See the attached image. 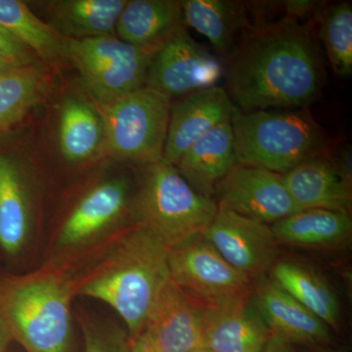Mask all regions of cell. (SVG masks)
<instances>
[{
	"mask_svg": "<svg viewBox=\"0 0 352 352\" xmlns=\"http://www.w3.org/2000/svg\"><path fill=\"white\" fill-rule=\"evenodd\" d=\"M226 59L227 92L242 112L305 107L320 91V60L300 20L250 28Z\"/></svg>",
	"mask_w": 352,
	"mask_h": 352,
	"instance_id": "cell-1",
	"label": "cell"
},
{
	"mask_svg": "<svg viewBox=\"0 0 352 352\" xmlns=\"http://www.w3.org/2000/svg\"><path fill=\"white\" fill-rule=\"evenodd\" d=\"M168 252L163 243L136 224L100 263L76 279V295L112 307L126 324L129 338L138 337L153 303L170 279Z\"/></svg>",
	"mask_w": 352,
	"mask_h": 352,
	"instance_id": "cell-2",
	"label": "cell"
},
{
	"mask_svg": "<svg viewBox=\"0 0 352 352\" xmlns=\"http://www.w3.org/2000/svg\"><path fill=\"white\" fill-rule=\"evenodd\" d=\"M76 279L48 267L0 282V329L25 352H71Z\"/></svg>",
	"mask_w": 352,
	"mask_h": 352,
	"instance_id": "cell-3",
	"label": "cell"
},
{
	"mask_svg": "<svg viewBox=\"0 0 352 352\" xmlns=\"http://www.w3.org/2000/svg\"><path fill=\"white\" fill-rule=\"evenodd\" d=\"M230 122L239 164L283 175L327 151L323 131L303 111L242 112L237 108Z\"/></svg>",
	"mask_w": 352,
	"mask_h": 352,
	"instance_id": "cell-4",
	"label": "cell"
},
{
	"mask_svg": "<svg viewBox=\"0 0 352 352\" xmlns=\"http://www.w3.org/2000/svg\"><path fill=\"white\" fill-rule=\"evenodd\" d=\"M147 168L134 200L136 224L170 251L203 236L217 214V201L197 192L164 160Z\"/></svg>",
	"mask_w": 352,
	"mask_h": 352,
	"instance_id": "cell-5",
	"label": "cell"
},
{
	"mask_svg": "<svg viewBox=\"0 0 352 352\" xmlns=\"http://www.w3.org/2000/svg\"><path fill=\"white\" fill-rule=\"evenodd\" d=\"M104 108V135L113 156L147 166L163 160L170 97L142 87Z\"/></svg>",
	"mask_w": 352,
	"mask_h": 352,
	"instance_id": "cell-6",
	"label": "cell"
},
{
	"mask_svg": "<svg viewBox=\"0 0 352 352\" xmlns=\"http://www.w3.org/2000/svg\"><path fill=\"white\" fill-rule=\"evenodd\" d=\"M157 47H140L115 36L71 39L66 57L80 69L92 94L105 106L145 87L148 69Z\"/></svg>",
	"mask_w": 352,
	"mask_h": 352,
	"instance_id": "cell-7",
	"label": "cell"
},
{
	"mask_svg": "<svg viewBox=\"0 0 352 352\" xmlns=\"http://www.w3.org/2000/svg\"><path fill=\"white\" fill-rule=\"evenodd\" d=\"M170 279L204 307L249 296L251 280L236 270L204 236L168 252Z\"/></svg>",
	"mask_w": 352,
	"mask_h": 352,
	"instance_id": "cell-8",
	"label": "cell"
},
{
	"mask_svg": "<svg viewBox=\"0 0 352 352\" xmlns=\"http://www.w3.org/2000/svg\"><path fill=\"white\" fill-rule=\"evenodd\" d=\"M223 75L219 60L180 25L155 51L145 87L171 98L215 87Z\"/></svg>",
	"mask_w": 352,
	"mask_h": 352,
	"instance_id": "cell-9",
	"label": "cell"
},
{
	"mask_svg": "<svg viewBox=\"0 0 352 352\" xmlns=\"http://www.w3.org/2000/svg\"><path fill=\"white\" fill-rule=\"evenodd\" d=\"M227 263L252 280L275 265L278 242L270 224L217 208L203 234Z\"/></svg>",
	"mask_w": 352,
	"mask_h": 352,
	"instance_id": "cell-10",
	"label": "cell"
},
{
	"mask_svg": "<svg viewBox=\"0 0 352 352\" xmlns=\"http://www.w3.org/2000/svg\"><path fill=\"white\" fill-rule=\"evenodd\" d=\"M215 192L219 207L270 226L302 210L289 196L283 175L256 166L238 164Z\"/></svg>",
	"mask_w": 352,
	"mask_h": 352,
	"instance_id": "cell-11",
	"label": "cell"
},
{
	"mask_svg": "<svg viewBox=\"0 0 352 352\" xmlns=\"http://www.w3.org/2000/svg\"><path fill=\"white\" fill-rule=\"evenodd\" d=\"M206 308L170 279L153 303L142 335L160 352L201 349Z\"/></svg>",
	"mask_w": 352,
	"mask_h": 352,
	"instance_id": "cell-12",
	"label": "cell"
},
{
	"mask_svg": "<svg viewBox=\"0 0 352 352\" xmlns=\"http://www.w3.org/2000/svg\"><path fill=\"white\" fill-rule=\"evenodd\" d=\"M236 109L226 88L217 85L184 95L171 104L164 161L175 166L190 146L231 120Z\"/></svg>",
	"mask_w": 352,
	"mask_h": 352,
	"instance_id": "cell-13",
	"label": "cell"
},
{
	"mask_svg": "<svg viewBox=\"0 0 352 352\" xmlns=\"http://www.w3.org/2000/svg\"><path fill=\"white\" fill-rule=\"evenodd\" d=\"M271 337L272 333L263 315L256 303L249 302V298L206 308L203 349L261 352Z\"/></svg>",
	"mask_w": 352,
	"mask_h": 352,
	"instance_id": "cell-14",
	"label": "cell"
},
{
	"mask_svg": "<svg viewBox=\"0 0 352 352\" xmlns=\"http://www.w3.org/2000/svg\"><path fill=\"white\" fill-rule=\"evenodd\" d=\"M129 193V184L124 179L110 180L90 190L62 224L57 247L73 250L96 240L124 214Z\"/></svg>",
	"mask_w": 352,
	"mask_h": 352,
	"instance_id": "cell-15",
	"label": "cell"
},
{
	"mask_svg": "<svg viewBox=\"0 0 352 352\" xmlns=\"http://www.w3.org/2000/svg\"><path fill=\"white\" fill-rule=\"evenodd\" d=\"M289 196L302 210H351V184L346 182L326 155L311 157L283 175Z\"/></svg>",
	"mask_w": 352,
	"mask_h": 352,
	"instance_id": "cell-16",
	"label": "cell"
},
{
	"mask_svg": "<svg viewBox=\"0 0 352 352\" xmlns=\"http://www.w3.org/2000/svg\"><path fill=\"white\" fill-rule=\"evenodd\" d=\"M254 303L272 335L289 344H324L331 339L327 324L274 282L259 287Z\"/></svg>",
	"mask_w": 352,
	"mask_h": 352,
	"instance_id": "cell-17",
	"label": "cell"
},
{
	"mask_svg": "<svg viewBox=\"0 0 352 352\" xmlns=\"http://www.w3.org/2000/svg\"><path fill=\"white\" fill-rule=\"evenodd\" d=\"M237 164L229 120L190 146L175 166L197 192L212 198L217 184Z\"/></svg>",
	"mask_w": 352,
	"mask_h": 352,
	"instance_id": "cell-18",
	"label": "cell"
},
{
	"mask_svg": "<svg viewBox=\"0 0 352 352\" xmlns=\"http://www.w3.org/2000/svg\"><path fill=\"white\" fill-rule=\"evenodd\" d=\"M184 25L206 36L217 54L228 57L251 28L242 2L229 0H184L182 1Z\"/></svg>",
	"mask_w": 352,
	"mask_h": 352,
	"instance_id": "cell-19",
	"label": "cell"
},
{
	"mask_svg": "<svg viewBox=\"0 0 352 352\" xmlns=\"http://www.w3.org/2000/svg\"><path fill=\"white\" fill-rule=\"evenodd\" d=\"M180 25H184L182 1H127L116 25L118 38L140 47H157Z\"/></svg>",
	"mask_w": 352,
	"mask_h": 352,
	"instance_id": "cell-20",
	"label": "cell"
},
{
	"mask_svg": "<svg viewBox=\"0 0 352 352\" xmlns=\"http://www.w3.org/2000/svg\"><path fill=\"white\" fill-rule=\"evenodd\" d=\"M278 244L302 248H337L351 239L349 214L333 210H300L271 224Z\"/></svg>",
	"mask_w": 352,
	"mask_h": 352,
	"instance_id": "cell-21",
	"label": "cell"
},
{
	"mask_svg": "<svg viewBox=\"0 0 352 352\" xmlns=\"http://www.w3.org/2000/svg\"><path fill=\"white\" fill-rule=\"evenodd\" d=\"M126 0H63L50 2L51 27L71 39L115 36Z\"/></svg>",
	"mask_w": 352,
	"mask_h": 352,
	"instance_id": "cell-22",
	"label": "cell"
},
{
	"mask_svg": "<svg viewBox=\"0 0 352 352\" xmlns=\"http://www.w3.org/2000/svg\"><path fill=\"white\" fill-rule=\"evenodd\" d=\"M31 231V210L17 164L0 154V248L10 256L22 251Z\"/></svg>",
	"mask_w": 352,
	"mask_h": 352,
	"instance_id": "cell-23",
	"label": "cell"
},
{
	"mask_svg": "<svg viewBox=\"0 0 352 352\" xmlns=\"http://www.w3.org/2000/svg\"><path fill=\"white\" fill-rule=\"evenodd\" d=\"M273 282L328 326L340 320V303L332 287L302 264L281 261L272 267Z\"/></svg>",
	"mask_w": 352,
	"mask_h": 352,
	"instance_id": "cell-24",
	"label": "cell"
},
{
	"mask_svg": "<svg viewBox=\"0 0 352 352\" xmlns=\"http://www.w3.org/2000/svg\"><path fill=\"white\" fill-rule=\"evenodd\" d=\"M0 27L43 61L66 57L68 38L39 19L24 2L0 0Z\"/></svg>",
	"mask_w": 352,
	"mask_h": 352,
	"instance_id": "cell-25",
	"label": "cell"
},
{
	"mask_svg": "<svg viewBox=\"0 0 352 352\" xmlns=\"http://www.w3.org/2000/svg\"><path fill=\"white\" fill-rule=\"evenodd\" d=\"M104 135L103 122L87 103L71 99L60 116L59 144L63 156L72 163L91 157Z\"/></svg>",
	"mask_w": 352,
	"mask_h": 352,
	"instance_id": "cell-26",
	"label": "cell"
},
{
	"mask_svg": "<svg viewBox=\"0 0 352 352\" xmlns=\"http://www.w3.org/2000/svg\"><path fill=\"white\" fill-rule=\"evenodd\" d=\"M45 76L34 66L0 76V132L19 122L41 98Z\"/></svg>",
	"mask_w": 352,
	"mask_h": 352,
	"instance_id": "cell-27",
	"label": "cell"
},
{
	"mask_svg": "<svg viewBox=\"0 0 352 352\" xmlns=\"http://www.w3.org/2000/svg\"><path fill=\"white\" fill-rule=\"evenodd\" d=\"M320 12V38L329 61L338 76L347 78L352 74L351 4L340 2Z\"/></svg>",
	"mask_w": 352,
	"mask_h": 352,
	"instance_id": "cell-28",
	"label": "cell"
},
{
	"mask_svg": "<svg viewBox=\"0 0 352 352\" xmlns=\"http://www.w3.org/2000/svg\"><path fill=\"white\" fill-rule=\"evenodd\" d=\"M76 319L82 331L83 352H129V336L124 331L78 312Z\"/></svg>",
	"mask_w": 352,
	"mask_h": 352,
	"instance_id": "cell-29",
	"label": "cell"
},
{
	"mask_svg": "<svg viewBox=\"0 0 352 352\" xmlns=\"http://www.w3.org/2000/svg\"><path fill=\"white\" fill-rule=\"evenodd\" d=\"M0 57L19 67L34 66V53L0 27Z\"/></svg>",
	"mask_w": 352,
	"mask_h": 352,
	"instance_id": "cell-30",
	"label": "cell"
},
{
	"mask_svg": "<svg viewBox=\"0 0 352 352\" xmlns=\"http://www.w3.org/2000/svg\"><path fill=\"white\" fill-rule=\"evenodd\" d=\"M318 1L311 0H287L283 1L286 16L292 19L300 20L305 16L309 15L318 6Z\"/></svg>",
	"mask_w": 352,
	"mask_h": 352,
	"instance_id": "cell-31",
	"label": "cell"
},
{
	"mask_svg": "<svg viewBox=\"0 0 352 352\" xmlns=\"http://www.w3.org/2000/svg\"><path fill=\"white\" fill-rule=\"evenodd\" d=\"M340 175L351 184V148L346 146L338 153L337 161H333Z\"/></svg>",
	"mask_w": 352,
	"mask_h": 352,
	"instance_id": "cell-32",
	"label": "cell"
},
{
	"mask_svg": "<svg viewBox=\"0 0 352 352\" xmlns=\"http://www.w3.org/2000/svg\"><path fill=\"white\" fill-rule=\"evenodd\" d=\"M129 352H160L142 333L129 338Z\"/></svg>",
	"mask_w": 352,
	"mask_h": 352,
	"instance_id": "cell-33",
	"label": "cell"
},
{
	"mask_svg": "<svg viewBox=\"0 0 352 352\" xmlns=\"http://www.w3.org/2000/svg\"><path fill=\"white\" fill-rule=\"evenodd\" d=\"M261 352H295L292 344L277 336L272 335Z\"/></svg>",
	"mask_w": 352,
	"mask_h": 352,
	"instance_id": "cell-34",
	"label": "cell"
},
{
	"mask_svg": "<svg viewBox=\"0 0 352 352\" xmlns=\"http://www.w3.org/2000/svg\"><path fill=\"white\" fill-rule=\"evenodd\" d=\"M18 68H22V67L17 66V65L13 64L12 62L0 57V76Z\"/></svg>",
	"mask_w": 352,
	"mask_h": 352,
	"instance_id": "cell-35",
	"label": "cell"
},
{
	"mask_svg": "<svg viewBox=\"0 0 352 352\" xmlns=\"http://www.w3.org/2000/svg\"><path fill=\"white\" fill-rule=\"evenodd\" d=\"M8 340H10L8 339L6 333L0 329V352H4V351H6L7 342H8Z\"/></svg>",
	"mask_w": 352,
	"mask_h": 352,
	"instance_id": "cell-36",
	"label": "cell"
},
{
	"mask_svg": "<svg viewBox=\"0 0 352 352\" xmlns=\"http://www.w3.org/2000/svg\"><path fill=\"white\" fill-rule=\"evenodd\" d=\"M317 352H346L342 351H333V349H322V351H319Z\"/></svg>",
	"mask_w": 352,
	"mask_h": 352,
	"instance_id": "cell-37",
	"label": "cell"
},
{
	"mask_svg": "<svg viewBox=\"0 0 352 352\" xmlns=\"http://www.w3.org/2000/svg\"><path fill=\"white\" fill-rule=\"evenodd\" d=\"M193 352H210V351H207V349H197V351H193Z\"/></svg>",
	"mask_w": 352,
	"mask_h": 352,
	"instance_id": "cell-38",
	"label": "cell"
}]
</instances>
